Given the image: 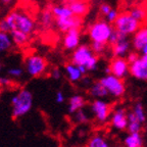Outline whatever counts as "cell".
<instances>
[{
  "instance_id": "7c38bea8",
  "label": "cell",
  "mask_w": 147,
  "mask_h": 147,
  "mask_svg": "<svg viewBox=\"0 0 147 147\" xmlns=\"http://www.w3.org/2000/svg\"><path fill=\"white\" fill-rule=\"evenodd\" d=\"M130 75L138 81L147 82V61L139 57L130 63Z\"/></svg>"
},
{
  "instance_id": "f1b7e54d",
  "label": "cell",
  "mask_w": 147,
  "mask_h": 147,
  "mask_svg": "<svg viewBox=\"0 0 147 147\" xmlns=\"http://www.w3.org/2000/svg\"><path fill=\"white\" fill-rule=\"evenodd\" d=\"M89 115H87V113L84 109H81L74 113V121L77 124H87L89 122Z\"/></svg>"
},
{
  "instance_id": "8d00e7d4",
  "label": "cell",
  "mask_w": 147,
  "mask_h": 147,
  "mask_svg": "<svg viewBox=\"0 0 147 147\" xmlns=\"http://www.w3.org/2000/svg\"><path fill=\"white\" fill-rule=\"evenodd\" d=\"M140 54V56L143 58V59H145L147 61V44H146V46H145L144 48L141 50V52L139 53Z\"/></svg>"
},
{
  "instance_id": "603a6c76",
  "label": "cell",
  "mask_w": 147,
  "mask_h": 147,
  "mask_svg": "<svg viewBox=\"0 0 147 147\" xmlns=\"http://www.w3.org/2000/svg\"><path fill=\"white\" fill-rule=\"evenodd\" d=\"M129 13L140 23H145L147 20V9L143 4H138L129 10Z\"/></svg>"
},
{
  "instance_id": "30bf717a",
  "label": "cell",
  "mask_w": 147,
  "mask_h": 147,
  "mask_svg": "<svg viewBox=\"0 0 147 147\" xmlns=\"http://www.w3.org/2000/svg\"><path fill=\"white\" fill-rule=\"evenodd\" d=\"M110 125L117 131H125L128 129V111L122 106L113 109L109 119Z\"/></svg>"
},
{
  "instance_id": "3957f363",
  "label": "cell",
  "mask_w": 147,
  "mask_h": 147,
  "mask_svg": "<svg viewBox=\"0 0 147 147\" xmlns=\"http://www.w3.org/2000/svg\"><path fill=\"white\" fill-rule=\"evenodd\" d=\"M4 20L8 26L9 33L13 30H18L27 35H30L35 29L34 21L24 12L12 11Z\"/></svg>"
},
{
  "instance_id": "52a82bcc",
  "label": "cell",
  "mask_w": 147,
  "mask_h": 147,
  "mask_svg": "<svg viewBox=\"0 0 147 147\" xmlns=\"http://www.w3.org/2000/svg\"><path fill=\"white\" fill-rule=\"evenodd\" d=\"M90 110L99 124L107 123L113 111L110 104L103 99H94L90 104Z\"/></svg>"
},
{
  "instance_id": "d6986e66",
  "label": "cell",
  "mask_w": 147,
  "mask_h": 147,
  "mask_svg": "<svg viewBox=\"0 0 147 147\" xmlns=\"http://www.w3.org/2000/svg\"><path fill=\"white\" fill-rule=\"evenodd\" d=\"M69 8H71V12L75 16H79V18H83L84 16H86L89 10V6L88 3L85 0H77L74 2L69 4Z\"/></svg>"
},
{
  "instance_id": "4316f807",
  "label": "cell",
  "mask_w": 147,
  "mask_h": 147,
  "mask_svg": "<svg viewBox=\"0 0 147 147\" xmlns=\"http://www.w3.org/2000/svg\"><path fill=\"white\" fill-rule=\"evenodd\" d=\"M131 111L135 115V117H137L142 124H144V123L146 122V119H147L146 111H145L144 106H143V104L141 103V102H137V103L133 106Z\"/></svg>"
},
{
  "instance_id": "5bb4252c",
  "label": "cell",
  "mask_w": 147,
  "mask_h": 147,
  "mask_svg": "<svg viewBox=\"0 0 147 147\" xmlns=\"http://www.w3.org/2000/svg\"><path fill=\"white\" fill-rule=\"evenodd\" d=\"M81 32L80 29H75L64 33L63 36V47L67 50L74 51L81 45Z\"/></svg>"
},
{
  "instance_id": "ffe728a7",
  "label": "cell",
  "mask_w": 147,
  "mask_h": 147,
  "mask_svg": "<svg viewBox=\"0 0 147 147\" xmlns=\"http://www.w3.org/2000/svg\"><path fill=\"white\" fill-rule=\"evenodd\" d=\"M51 11L54 16L55 20H60V18H67L69 16H73L71 8L69 4H60V5H54L51 8Z\"/></svg>"
},
{
  "instance_id": "484cf974",
  "label": "cell",
  "mask_w": 147,
  "mask_h": 147,
  "mask_svg": "<svg viewBox=\"0 0 147 147\" xmlns=\"http://www.w3.org/2000/svg\"><path fill=\"white\" fill-rule=\"evenodd\" d=\"M13 42H12L10 34L0 31V52H4L10 49Z\"/></svg>"
},
{
  "instance_id": "d6a6232c",
  "label": "cell",
  "mask_w": 147,
  "mask_h": 147,
  "mask_svg": "<svg viewBox=\"0 0 147 147\" xmlns=\"http://www.w3.org/2000/svg\"><path fill=\"white\" fill-rule=\"evenodd\" d=\"M113 9V7L110 6L108 3H102V4L99 6V12L103 18H105L108 13L110 12V10Z\"/></svg>"
},
{
  "instance_id": "7bdbcfd3",
  "label": "cell",
  "mask_w": 147,
  "mask_h": 147,
  "mask_svg": "<svg viewBox=\"0 0 147 147\" xmlns=\"http://www.w3.org/2000/svg\"><path fill=\"white\" fill-rule=\"evenodd\" d=\"M0 96H1V93H0Z\"/></svg>"
},
{
  "instance_id": "ba28073f",
  "label": "cell",
  "mask_w": 147,
  "mask_h": 147,
  "mask_svg": "<svg viewBox=\"0 0 147 147\" xmlns=\"http://www.w3.org/2000/svg\"><path fill=\"white\" fill-rule=\"evenodd\" d=\"M47 62L40 55H31L26 60V71L31 77H40L45 73Z\"/></svg>"
},
{
  "instance_id": "4fadbf2b",
  "label": "cell",
  "mask_w": 147,
  "mask_h": 147,
  "mask_svg": "<svg viewBox=\"0 0 147 147\" xmlns=\"http://www.w3.org/2000/svg\"><path fill=\"white\" fill-rule=\"evenodd\" d=\"M55 23H56V27L58 28V30L63 33H67L71 30L80 29L82 26V18L73 16L67 18L55 20Z\"/></svg>"
},
{
  "instance_id": "d590c367",
  "label": "cell",
  "mask_w": 147,
  "mask_h": 147,
  "mask_svg": "<svg viewBox=\"0 0 147 147\" xmlns=\"http://www.w3.org/2000/svg\"><path fill=\"white\" fill-rule=\"evenodd\" d=\"M10 84V80L7 77H0V86L1 87H7Z\"/></svg>"
},
{
  "instance_id": "cb8c5ba5",
  "label": "cell",
  "mask_w": 147,
  "mask_h": 147,
  "mask_svg": "<svg viewBox=\"0 0 147 147\" xmlns=\"http://www.w3.org/2000/svg\"><path fill=\"white\" fill-rule=\"evenodd\" d=\"M128 132L129 133H139L142 130L143 124L135 117L132 111H128Z\"/></svg>"
},
{
  "instance_id": "277c9868",
  "label": "cell",
  "mask_w": 147,
  "mask_h": 147,
  "mask_svg": "<svg viewBox=\"0 0 147 147\" xmlns=\"http://www.w3.org/2000/svg\"><path fill=\"white\" fill-rule=\"evenodd\" d=\"M115 28L111 24L105 20H98L91 24L88 29V36L91 42H99V43L108 44Z\"/></svg>"
},
{
  "instance_id": "f35d334b",
  "label": "cell",
  "mask_w": 147,
  "mask_h": 147,
  "mask_svg": "<svg viewBox=\"0 0 147 147\" xmlns=\"http://www.w3.org/2000/svg\"><path fill=\"white\" fill-rule=\"evenodd\" d=\"M74 1H77V0H63V2L65 3V4H69V3L74 2Z\"/></svg>"
},
{
  "instance_id": "7a4b0ae2",
  "label": "cell",
  "mask_w": 147,
  "mask_h": 147,
  "mask_svg": "<svg viewBox=\"0 0 147 147\" xmlns=\"http://www.w3.org/2000/svg\"><path fill=\"white\" fill-rule=\"evenodd\" d=\"M33 94L30 90L23 89L11 98V113L14 119L27 115L33 107Z\"/></svg>"
},
{
  "instance_id": "e0dca14e",
  "label": "cell",
  "mask_w": 147,
  "mask_h": 147,
  "mask_svg": "<svg viewBox=\"0 0 147 147\" xmlns=\"http://www.w3.org/2000/svg\"><path fill=\"white\" fill-rule=\"evenodd\" d=\"M86 104V99L81 94H75L71 96L69 100V105H67V110L71 115H74L79 110L83 109Z\"/></svg>"
},
{
  "instance_id": "8fae6325",
  "label": "cell",
  "mask_w": 147,
  "mask_h": 147,
  "mask_svg": "<svg viewBox=\"0 0 147 147\" xmlns=\"http://www.w3.org/2000/svg\"><path fill=\"white\" fill-rule=\"evenodd\" d=\"M132 41L129 37L122 35L113 45H110V49L115 57H127L132 51Z\"/></svg>"
},
{
  "instance_id": "f546056e",
  "label": "cell",
  "mask_w": 147,
  "mask_h": 147,
  "mask_svg": "<svg viewBox=\"0 0 147 147\" xmlns=\"http://www.w3.org/2000/svg\"><path fill=\"white\" fill-rule=\"evenodd\" d=\"M107 45L108 44L104 43H99V42H91V48L93 52L98 56V55H103L107 50Z\"/></svg>"
},
{
  "instance_id": "9a60e30c",
  "label": "cell",
  "mask_w": 147,
  "mask_h": 147,
  "mask_svg": "<svg viewBox=\"0 0 147 147\" xmlns=\"http://www.w3.org/2000/svg\"><path fill=\"white\" fill-rule=\"evenodd\" d=\"M132 47L133 50L140 53L147 44V26L141 27L135 34L132 36Z\"/></svg>"
},
{
  "instance_id": "1f68e13d",
  "label": "cell",
  "mask_w": 147,
  "mask_h": 147,
  "mask_svg": "<svg viewBox=\"0 0 147 147\" xmlns=\"http://www.w3.org/2000/svg\"><path fill=\"white\" fill-rule=\"evenodd\" d=\"M23 73L24 71L21 67H11V69H9L8 71H7L8 76L12 77V78H20V77H22Z\"/></svg>"
},
{
  "instance_id": "ac0fdd59",
  "label": "cell",
  "mask_w": 147,
  "mask_h": 147,
  "mask_svg": "<svg viewBox=\"0 0 147 147\" xmlns=\"http://www.w3.org/2000/svg\"><path fill=\"white\" fill-rule=\"evenodd\" d=\"M144 145V139L139 133H128V135L124 138V146L125 147H143Z\"/></svg>"
},
{
  "instance_id": "ab89813d",
  "label": "cell",
  "mask_w": 147,
  "mask_h": 147,
  "mask_svg": "<svg viewBox=\"0 0 147 147\" xmlns=\"http://www.w3.org/2000/svg\"><path fill=\"white\" fill-rule=\"evenodd\" d=\"M138 2V4H143V3L147 2V0H136Z\"/></svg>"
},
{
  "instance_id": "d4e9b609",
  "label": "cell",
  "mask_w": 147,
  "mask_h": 147,
  "mask_svg": "<svg viewBox=\"0 0 147 147\" xmlns=\"http://www.w3.org/2000/svg\"><path fill=\"white\" fill-rule=\"evenodd\" d=\"M9 34H10L13 44H16L18 46H24L28 42V40H29V35L25 34V33L21 32V31L18 30L11 31Z\"/></svg>"
},
{
  "instance_id": "8992f818",
  "label": "cell",
  "mask_w": 147,
  "mask_h": 147,
  "mask_svg": "<svg viewBox=\"0 0 147 147\" xmlns=\"http://www.w3.org/2000/svg\"><path fill=\"white\" fill-rule=\"evenodd\" d=\"M99 81L105 87L110 96L115 97V98H121L124 96L125 92H126V86H125L123 79H119L109 74V75L103 76Z\"/></svg>"
},
{
  "instance_id": "e575fe53",
  "label": "cell",
  "mask_w": 147,
  "mask_h": 147,
  "mask_svg": "<svg viewBox=\"0 0 147 147\" xmlns=\"http://www.w3.org/2000/svg\"><path fill=\"white\" fill-rule=\"evenodd\" d=\"M64 94L62 91H57L56 92V94H55V101L57 102V103H62V102H64Z\"/></svg>"
},
{
  "instance_id": "74e56055",
  "label": "cell",
  "mask_w": 147,
  "mask_h": 147,
  "mask_svg": "<svg viewBox=\"0 0 147 147\" xmlns=\"http://www.w3.org/2000/svg\"><path fill=\"white\" fill-rule=\"evenodd\" d=\"M0 1H1V3H2V4L9 5L10 3H12V1H13V0H0Z\"/></svg>"
},
{
  "instance_id": "83f0119b",
  "label": "cell",
  "mask_w": 147,
  "mask_h": 147,
  "mask_svg": "<svg viewBox=\"0 0 147 147\" xmlns=\"http://www.w3.org/2000/svg\"><path fill=\"white\" fill-rule=\"evenodd\" d=\"M53 16L52 11L51 10H48V9H46L44 10L43 13H42L41 16V25L43 26L44 28H49L53 23Z\"/></svg>"
},
{
  "instance_id": "2e32d148",
  "label": "cell",
  "mask_w": 147,
  "mask_h": 147,
  "mask_svg": "<svg viewBox=\"0 0 147 147\" xmlns=\"http://www.w3.org/2000/svg\"><path fill=\"white\" fill-rule=\"evenodd\" d=\"M64 71H65V75H67V79L71 81V83H77L79 81L83 80V77L85 76L83 71L80 69V67L76 64L71 63H67L64 67Z\"/></svg>"
},
{
  "instance_id": "7402d4cb",
  "label": "cell",
  "mask_w": 147,
  "mask_h": 147,
  "mask_svg": "<svg viewBox=\"0 0 147 147\" xmlns=\"http://www.w3.org/2000/svg\"><path fill=\"white\" fill-rule=\"evenodd\" d=\"M86 147H111L107 138L102 134H95L89 139Z\"/></svg>"
},
{
  "instance_id": "4dcf8cb0",
  "label": "cell",
  "mask_w": 147,
  "mask_h": 147,
  "mask_svg": "<svg viewBox=\"0 0 147 147\" xmlns=\"http://www.w3.org/2000/svg\"><path fill=\"white\" fill-rule=\"evenodd\" d=\"M119 12L117 11V9L113 8L111 10H110V12L107 14V16L104 18V20H105L106 22H108L109 24H111V25H113V23L115 22V20L117 18V16H119Z\"/></svg>"
},
{
  "instance_id": "b9f144b4",
  "label": "cell",
  "mask_w": 147,
  "mask_h": 147,
  "mask_svg": "<svg viewBox=\"0 0 147 147\" xmlns=\"http://www.w3.org/2000/svg\"><path fill=\"white\" fill-rule=\"evenodd\" d=\"M146 9H147V4H146Z\"/></svg>"
},
{
  "instance_id": "60d3db41",
  "label": "cell",
  "mask_w": 147,
  "mask_h": 147,
  "mask_svg": "<svg viewBox=\"0 0 147 147\" xmlns=\"http://www.w3.org/2000/svg\"><path fill=\"white\" fill-rule=\"evenodd\" d=\"M0 71H1V63H0Z\"/></svg>"
},
{
  "instance_id": "836d02e7",
  "label": "cell",
  "mask_w": 147,
  "mask_h": 147,
  "mask_svg": "<svg viewBox=\"0 0 147 147\" xmlns=\"http://www.w3.org/2000/svg\"><path fill=\"white\" fill-rule=\"evenodd\" d=\"M50 75L54 80H59L62 76V73L58 67H54V69H52V71H50Z\"/></svg>"
},
{
  "instance_id": "5b68a950",
  "label": "cell",
  "mask_w": 147,
  "mask_h": 147,
  "mask_svg": "<svg viewBox=\"0 0 147 147\" xmlns=\"http://www.w3.org/2000/svg\"><path fill=\"white\" fill-rule=\"evenodd\" d=\"M139 21L134 18L131 14L128 12H121L113 23V28L115 30L119 32L121 34L125 35L127 37L133 36L137 32L142 25Z\"/></svg>"
},
{
  "instance_id": "9c48e42d",
  "label": "cell",
  "mask_w": 147,
  "mask_h": 147,
  "mask_svg": "<svg viewBox=\"0 0 147 147\" xmlns=\"http://www.w3.org/2000/svg\"><path fill=\"white\" fill-rule=\"evenodd\" d=\"M108 69L111 75L124 79L130 74V63L126 57H115L110 60Z\"/></svg>"
},
{
  "instance_id": "6da1fadb",
  "label": "cell",
  "mask_w": 147,
  "mask_h": 147,
  "mask_svg": "<svg viewBox=\"0 0 147 147\" xmlns=\"http://www.w3.org/2000/svg\"><path fill=\"white\" fill-rule=\"evenodd\" d=\"M98 56L93 52L91 46L81 44L71 54V62L78 67H82L88 71H94L98 67Z\"/></svg>"
},
{
  "instance_id": "44dd1931",
  "label": "cell",
  "mask_w": 147,
  "mask_h": 147,
  "mask_svg": "<svg viewBox=\"0 0 147 147\" xmlns=\"http://www.w3.org/2000/svg\"><path fill=\"white\" fill-rule=\"evenodd\" d=\"M89 92H90V95L94 99H101V98H104V97H107L109 95L107 90L101 84L100 81H97V82L93 83L91 85V87H90Z\"/></svg>"
}]
</instances>
